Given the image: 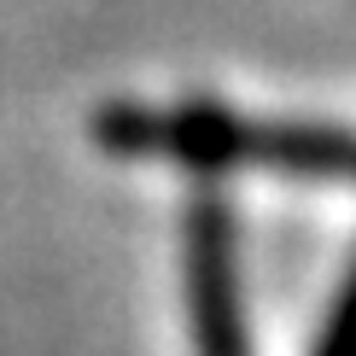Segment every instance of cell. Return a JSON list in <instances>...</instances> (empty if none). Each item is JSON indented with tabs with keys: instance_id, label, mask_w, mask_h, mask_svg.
Segmentation results:
<instances>
[{
	"instance_id": "cell-1",
	"label": "cell",
	"mask_w": 356,
	"mask_h": 356,
	"mask_svg": "<svg viewBox=\"0 0 356 356\" xmlns=\"http://www.w3.org/2000/svg\"><path fill=\"white\" fill-rule=\"evenodd\" d=\"M316 356H356V275H350V292H345V304L333 309L327 333H321V350H316Z\"/></svg>"
}]
</instances>
